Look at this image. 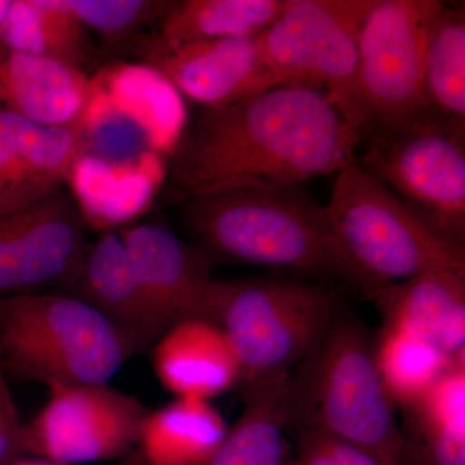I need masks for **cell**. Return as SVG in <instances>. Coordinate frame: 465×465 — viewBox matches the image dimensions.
I'll use <instances>...</instances> for the list:
<instances>
[{"instance_id":"1","label":"cell","mask_w":465,"mask_h":465,"mask_svg":"<svg viewBox=\"0 0 465 465\" xmlns=\"http://www.w3.org/2000/svg\"><path fill=\"white\" fill-rule=\"evenodd\" d=\"M357 128L322 90L284 84L203 109L174 150L173 198L220 186H296L356 161Z\"/></svg>"},{"instance_id":"2","label":"cell","mask_w":465,"mask_h":465,"mask_svg":"<svg viewBox=\"0 0 465 465\" xmlns=\"http://www.w3.org/2000/svg\"><path fill=\"white\" fill-rule=\"evenodd\" d=\"M183 231L213 262L260 266L331 286H371L302 185H232L173 198Z\"/></svg>"},{"instance_id":"3","label":"cell","mask_w":465,"mask_h":465,"mask_svg":"<svg viewBox=\"0 0 465 465\" xmlns=\"http://www.w3.org/2000/svg\"><path fill=\"white\" fill-rule=\"evenodd\" d=\"M289 381L290 423L320 430L391 465H418L376 369L374 339L341 309L317 348Z\"/></svg>"},{"instance_id":"4","label":"cell","mask_w":465,"mask_h":465,"mask_svg":"<svg viewBox=\"0 0 465 465\" xmlns=\"http://www.w3.org/2000/svg\"><path fill=\"white\" fill-rule=\"evenodd\" d=\"M341 307L331 286L296 277L213 280L204 317L224 331L244 391L291 378Z\"/></svg>"},{"instance_id":"5","label":"cell","mask_w":465,"mask_h":465,"mask_svg":"<svg viewBox=\"0 0 465 465\" xmlns=\"http://www.w3.org/2000/svg\"><path fill=\"white\" fill-rule=\"evenodd\" d=\"M137 353L114 324L64 291L0 298V371L5 378L48 390L109 384Z\"/></svg>"},{"instance_id":"6","label":"cell","mask_w":465,"mask_h":465,"mask_svg":"<svg viewBox=\"0 0 465 465\" xmlns=\"http://www.w3.org/2000/svg\"><path fill=\"white\" fill-rule=\"evenodd\" d=\"M342 250L372 292L437 271L465 272V247L433 231L356 161L336 173L324 206Z\"/></svg>"},{"instance_id":"7","label":"cell","mask_w":465,"mask_h":465,"mask_svg":"<svg viewBox=\"0 0 465 465\" xmlns=\"http://www.w3.org/2000/svg\"><path fill=\"white\" fill-rule=\"evenodd\" d=\"M356 162L446 240L465 247V124L423 106L361 136Z\"/></svg>"},{"instance_id":"8","label":"cell","mask_w":465,"mask_h":465,"mask_svg":"<svg viewBox=\"0 0 465 465\" xmlns=\"http://www.w3.org/2000/svg\"><path fill=\"white\" fill-rule=\"evenodd\" d=\"M374 0H287L260 35L278 84L320 88L357 128L358 41Z\"/></svg>"},{"instance_id":"9","label":"cell","mask_w":465,"mask_h":465,"mask_svg":"<svg viewBox=\"0 0 465 465\" xmlns=\"http://www.w3.org/2000/svg\"><path fill=\"white\" fill-rule=\"evenodd\" d=\"M443 5L439 0H374L358 41L360 136L403 124L425 106V57Z\"/></svg>"},{"instance_id":"10","label":"cell","mask_w":465,"mask_h":465,"mask_svg":"<svg viewBox=\"0 0 465 465\" xmlns=\"http://www.w3.org/2000/svg\"><path fill=\"white\" fill-rule=\"evenodd\" d=\"M148 412L109 384L51 388L47 403L24 425L27 457L56 465L121 460L139 446Z\"/></svg>"},{"instance_id":"11","label":"cell","mask_w":465,"mask_h":465,"mask_svg":"<svg viewBox=\"0 0 465 465\" xmlns=\"http://www.w3.org/2000/svg\"><path fill=\"white\" fill-rule=\"evenodd\" d=\"M85 225L84 210L67 186L0 213V298L65 291L87 246Z\"/></svg>"},{"instance_id":"12","label":"cell","mask_w":465,"mask_h":465,"mask_svg":"<svg viewBox=\"0 0 465 465\" xmlns=\"http://www.w3.org/2000/svg\"><path fill=\"white\" fill-rule=\"evenodd\" d=\"M140 57L203 109L232 105L281 85L266 65L260 35L183 45L154 35L142 42Z\"/></svg>"},{"instance_id":"13","label":"cell","mask_w":465,"mask_h":465,"mask_svg":"<svg viewBox=\"0 0 465 465\" xmlns=\"http://www.w3.org/2000/svg\"><path fill=\"white\" fill-rule=\"evenodd\" d=\"M87 150L79 124L42 125L0 112V213L66 188Z\"/></svg>"},{"instance_id":"14","label":"cell","mask_w":465,"mask_h":465,"mask_svg":"<svg viewBox=\"0 0 465 465\" xmlns=\"http://www.w3.org/2000/svg\"><path fill=\"white\" fill-rule=\"evenodd\" d=\"M118 232L168 329L188 318L204 317L215 262L201 247L155 223Z\"/></svg>"},{"instance_id":"15","label":"cell","mask_w":465,"mask_h":465,"mask_svg":"<svg viewBox=\"0 0 465 465\" xmlns=\"http://www.w3.org/2000/svg\"><path fill=\"white\" fill-rule=\"evenodd\" d=\"M64 292L96 309L139 351L153 347L168 330L118 232H101L96 241L87 243Z\"/></svg>"},{"instance_id":"16","label":"cell","mask_w":465,"mask_h":465,"mask_svg":"<svg viewBox=\"0 0 465 465\" xmlns=\"http://www.w3.org/2000/svg\"><path fill=\"white\" fill-rule=\"evenodd\" d=\"M369 299L384 326L411 333L452 360L465 358V272H430L381 284Z\"/></svg>"},{"instance_id":"17","label":"cell","mask_w":465,"mask_h":465,"mask_svg":"<svg viewBox=\"0 0 465 465\" xmlns=\"http://www.w3.org/2000/svg\"><path fill=\"white\" fill-rule=\"evenodd\" d=\"M152 348L159 381L180 399L211 401L240 385V363L231 342L206 317L173 324Z\"/></svg>"},{"instance_id":"18","label":"cell","mask_w":465,"mask_h":465,"mask_svg":"<svg viewBox=\"0 0 465 465\" xmlns=\"http://www.w3.org/2000/svg\"><path fill=\"white\" fill-rule=\"evenodd\" d=\"M94 84L84 70L0 47V112L42 125H74Z\"/></svg>"},{"instance_id":"19","label":"cell","mask_w":465,"mask_h":465,"mask_svg":"<svg viewBox=\"0 0 465 465\" xmlns=\"http://www.w3.org/2000/svg\"><path fill=\"white\" fill-rule=\"evenodd\" d=\"M229 427L207 400L180 399L148 412L137 449L146 465H200L220 445Z\"/></svg>"},{"instance_id":"20","label":"cell","mask_w":465,"mask_h":465,"mask_svg":"<svg viewBox=\"0 0 465 465\" xmlns=\"http://www.w3.org/2000/svg\"><path fill=\"white\" fill-rule=\"evenodd\" d=\"M289 381L244 391L243 411L200 465H284L290 424Z\"/></svg>"},{"instance_id":"21","label":"cell","mask_w":465,"mask_h":465,"mask_svg":"<svg viewBox=\"0 0 465 465\" xmlns=\"http://www.w3.org/2000/svg\"><path fill=\"white\" fill-rule=\"evenodd\" d=\"M287 0H183L159 21L157 38L171 45L255 38L282 14Z\"/></svg>"},{"instance_id":"22","label":"cell","mask_w":465,"mask_h":465,"mask_svg":"<svg viewBox=\"0 0 465 465\" xmlns=\"http://www.w3.org/2000/svg\"><path fill=\"white\" fill-rule=\"evenodd\" d=\"M85 30L67 0H12L0 47L85 72L90 54Z\"/></svg>"},{"instance_id":"23","label":"cell","mask_w":465,"mask_h":465,"mask_svg":"<svg viewBox=\"0 0 465 465\" xmlns=\"http://www.w3.org/2000/svg\"><path fill=\"white\" fill-rule=\"evenodd\" d=\"M376 369L394 407L415 405L440 376L463 360H452L411 333L384 326L374 339Z\"/></svg>"},{"instance_id":"24","label":"cell","mask_w":465,"mask_h":465,"mask_svg":"<svg viewBox=\"0 0 465 465\" xmlns=\"http://www.w3.org/2000/svg\"><path fill=\"white\" fill-rule=\"evenodd\" d=\"M423 96L428 108L465 124L463 5L440 11L425 57Z\"/></svg>"},{"instance_id":"25","label":"cell","mask_w":465,"mask_h":465,"mask_svg":"<svg viewBox=\"0 0 465 465\" xmlns=\"http://www.w3.org/2000/svg\"><path fill=\"white\" fill-rule=\"evenodd\" d=\"M419 440L465 437V361L450 367L423 397L406 409Z\"/></svg>"},{"instance_id":"26","label":"cell","mask_w":465,"mask_h":465,"mask_svg":"<svg viewBox=\"0 0 465 465\" xmlns=\"http://www.w3.org/2000/svg\"><path fill=\"white\" fill-rule=\"evenodd\" d=\"M85 29L106 41L124 43L143 27L159 23L173 2L155 0H67Z\"/></svg>"},{"instance_id":"27","label":"cell","mask_w":465,"mask_h":465,"mask_svg":"<svg viewBox=\"0 0 465 465\" xmlns=\"http://www.w3.org/2000/svg\"><path fill=\"white\" fill-rule=\"evenodd\" d=\"M24 425L9 391L7 378L0 371V465L27 457Z\"/></svg>"},{"instance_id":"28","label":"cell","mask_w":465,"mask_h":465,"mask_svg":"<svg viewBox=\"0 0 465 465\" xmlns=\"http://www.w3.org/2000/svg\"><path fill=\"white\" fill-rule=\"evenodd\" d=\"M327 439H329L330 448H331L333 457L339 465H391L365 450L341 442L330 436H327Z\"/></svg>"},{"instance_id":"29","label":"cell","mask_w":465,"mask_h":465,"mask_svg":"<svg viewBox=\"0 0 465 465\" xmlns=\"http://www.w3.org/2000/svg\"><path fill=\"white\" fill-rule=\"evenodd\" d=\"M113 465H146L145 459H143L142 452L139 449L134 450L127 457L121 459V460L115 461Z\"/></svg>"},{"instance_id":"30","label":"cell","mask_w":465,"mask_h":465,"mask_svg":"<svg viewBox=\"0 0 465 465\" xmlns=\"http://www.w3.org/2000/svg\"><path fill=\"white\" fill-rule=\"evenodd\" d=\"M11 5L12 0H0V41H2L3 32H5Z\"/></svg>"},{"instance_id":"31","label":"cell","mask_w":465,"mask_h":465,"mask_svg":"<svg viewBox=\"0 0 465 465\" xmlns=\"http://www.w3.org/2000/svg\"><path fill=\"white\" fill-rule=\"evenodd\" d=\"M9 465H56V464H52V463H50V461H45V460H43V459H39V458L24 457V458L18 459V460L14 461V463L9 464Z\"/></svg>"}]
</instances>
